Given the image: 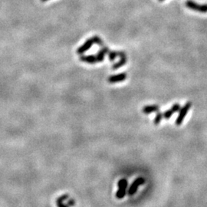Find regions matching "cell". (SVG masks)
<instances>
[{
	"label": "cell",
	"instance_id": "obj_1",
	"mask_svg": "<svg viewBox=\"0 0 207 207\" xmlns=\"http://www.w3.org/2000/svg\"><path fill=\"white\" fill-rule=\"evenodd\" d=\"M191 107H192V103H191L190 101H189L187 102V103H186L185 105H184L182 108H180L178 117H177L175 121V123L177 126H180V125L182 124V121H183L184 119H185L188 111H189V109L191 108Z\"/></svg>",
	"mask_w": 207,
	"mask_h": 207
},
{
	"label": "cell",
	"instance_id": "obj_2",
	"mask_svg": "<svg viewBox=\"0 0 207 207\" xmlns=\"http://www.w3.org/2000/svg\"><path fill=\"white\" fill-rule=\"evenodd\" d=\"M186 6L189 9L194 10V11L199 12V13H207V4L200 5L196 3L195 2L192 1V0H187L186 2Z\"/></svg>",
	"mask_w": 207,
	"mask_h": 207
},
{
	"label": "cell",
	"instance_id": "obj_3",
	"mask_svg": "<svg viewBox=\"0 0 207 207\" xmlns=\"http://www.w3.org/2000/svg\"><path fill=\"white\" fill-rule=\"evenodd\" d=\"M118 190L116 193V197L117 199H123L126 195V189L128 187V183L126 179H121L118 181Z\"/></svg>",
	"mask_w": 207,
	"mask_h": 207
},
{
	"label": "cell",
	"instance_id": "obj_4",
	"mask_svg": "<svg viewBox=\"0 0 207 207\" xmlns=\"http://www.w3.org/2000/svg\"><path fill=\"white\" fill-rule=\"evenodd\" d=\"M144 182H145V180H144V178H143V177H138V178H137L129 188L128 194H129L130 196H132V195L134 194L135 193L137 192L139 186L143 185Z\"/></svg>",
	"mask_w": 207,
	"mask_h": 207
},
{
	"label": "cell",
	"instance_id": "obj_5",
	"mask_svg": "<svg viewBox=\"0 0 207 207\" xmlns=\"http://www.w3.org/2000/svg\"><path fill=\"white\" fill-rule=\"evenodd\" d=\"M94 44H95V41H94L93 37L90 38L89 39H88L86 41H85L82 46L78 48L77 53L78 55H82V54H84V52L88 51V49H90Z\"/></svg>",
	"mask_w": 207,
	"mask_h": 207
},
{
	"label": "cell",
	"instance_id": "obj_6",
	"mask_svg": "<svg viewBox=\"0 0 207 207\" xmlns=\"http://www.w3.org/2000/svg\"><path fill=\"white\" fill-rule=\"evenodd\" d=\"M180 108H181V107H180V104H178V103L174 104L173 106H172L171 108L163 112V118H165L166 120H169L170 117H171L172 115H173V114H175L176 112H178V111H180Z\"/></svg>",
	"mask_w": 207,
	"mask_h": 207
},
{
	"label": "cell",
	"instance_id": "obj_7",
	"mask_svg": "<svg viewBox=\"0 0 207 207\" xmlns=\"http://www.w3.org/2000/svg\"><path fill=\"white\" fill-rule=\"evenodd\" d=\"M127 78V74L125 72L121 73L118 74H114V75L110 76L107 79V81L111 84H115V83H119L121 81H123Z\"/></svg>",
	"mask_w": 207,
	"mask_h": 207
},
{
	"label": "cell",
	"instance_id": "obj_8",
	"mask_svg": "<svg viewBox=\"0 0 207 207\" xmlns=\"http://www.w3.org/2000/svg\"><path fill=\"white\" fill-rule=\"evenodd\" d=\"M160 110V107L157 104H152V105H146L143 107L142 111L144 114H150L151 113L157 112Z\"/></svg>",
	"mask_w": 207,
	"mask_h": 207
},
{
	"label": "cell",
	"instance_id": "obj_9",
	"mask_svg": "<svg viewBox=\"0 0 207 207\" xmlns=\"http://www.w3.org/2000/svg\"><path fill=\"white\" fill-rule=\"evenodd\" d=\"M110 50L106 46H103L101 48V49L97 53L96 55V58L97 60V62H102L104 60V57L107 54H108V52Z\"/></svg>",
	"mask_w": 207,
	"mask_h": 207
},
{
	"label": "cell",
	"instance_id": "obj_10",
	"mask_svg": "<svg viewBox=\"0 0 207 207\" xmlns=\"http://www.w3.org/2000/svg\"><path fill=\"white\" fill-rule=\"evenodd\" d=\"M80 60L83 62H86V63L91 64V65H94V64H96L97 62L96 55H82V56L80 57Z\"/></svg>",
	"mask_w": 207,
	"mask_h": 207
},
{
	"label": "cell",
	"instance_id": "obj_11",
	"mask_svg": "<svg viewBox=\"0 0 207 207\" xmlns=\"http://www.w3.org/2000/svg\"><path fill=\"white\" fill-rule=\"evenodd\" d=\"M69 196L67 194L62 195V196H59L58 199H56V205L57 207H69L68 206V204H65L64 201L68 200V199Z\"/></svg>",
	"mask_w": 207,
	"mask_h": 207
},
{
	"label": "cell",
	"instance_id": "obj_12",
	"mask_svg": "<svg viewBox=\"0 0 207 207\" xmlns=\"http://www.w3.org/2000/svg\"><path fill=\"white\" fill-rule=\"evenodd\" d=\"M127 63V57H124V58H121V60L119 61L117 63L114 64L112 65V69L113 70H117V69L123 67V65H126Z\"/></svg>",
	"mask_w": 207,
	"mask_h": 207
},
{
	"label": "cell",
	"instance_id": "obj_13",
	"mask_svg": "<svg viewBox=\"0 0 207 207\" xmlns=\"http://www.w3.org/2000/svg\"><path fill=\"white\" fill-rule=\"evenodd\" d=\"M163 114L161 112H159V111H157V113H156V115L155 117V118H154V123L155 125H158L161 122L162 119H163Z\"/></svg>",
	"mask_w": 207,
	"mask_h": 207
},
{
	"label": "cell",
	"instance_id": "obj_14",
	"mask_svg": "<svg viewBox=\"0 0 207 207\" xmlns=\"http://www.w3.org/2000/svg\"><path fill=\"white\" fill-rule=\"evenodd\" d=\"M117 57V52L115 51H109L108 52V58L109 60L113 62L115 60V58Z\"/></svg>",
	"mask_w": 207,
	"mask_h": 207
},
{
	"label": "cell",
	"instance_id": "obj_15",
	"mask_svg": "<svg viewBox=\"0 0 207 207\" xmlns=\"http://www.w3.org/2000/svg\"><path fill=\"white\" fill-rule=\"evenodd\" d=\"M93 39H94V41H95V44H97V46H99L101 47L104 46L103 41H102V40L101 39V38L99 37V36H97V35L94 36Z\"/></svg>",
	"mask_w": 207,
	"mask_h": 207
},
{
	"label": "cell",
	"instance_id": "obj_16",
	"mask_svg": "<svg viewBox=\"0 0 207 207\" xmlns=\"http://www.w3.org/2000/svg\"><path fill=\"white\" fill-rule=\"evenodd\" d=\"M67 204L69 207L74 206V205H75V201H74V199H69L67 201Z\"/></svg>",
	"mask_w": 207,
	"mask_h": 207
},
{
	"label": "cell",
	"instance_id": "obj_17",
	"mask_svg": "<svg viewBox=\"0 0 207 207\" xmlns=\"http://www.w3.org/2000/svg\"><path fill=\"white\" fill-rule=\"evenodd\" d=\"M41 2H46V1H48V0H41Z\"/></svg>",
	"mask_w": 207,
	"mask_h": 207
},
{
	"label": "cell",
	"instance_id": "obj_18",
	"mask_svg": "<svg viewBox=\"0 0 207 207\" xmlns=\"http://www.w3.org/2000/svg\"><path fill=\"white\" fill-rule=\"evenodd\" d=\"M159 1H160V2H163V0H159Z\"/></svg>",
	"mask_w": 207,
	"mask_h": 207
}]
</instances>
